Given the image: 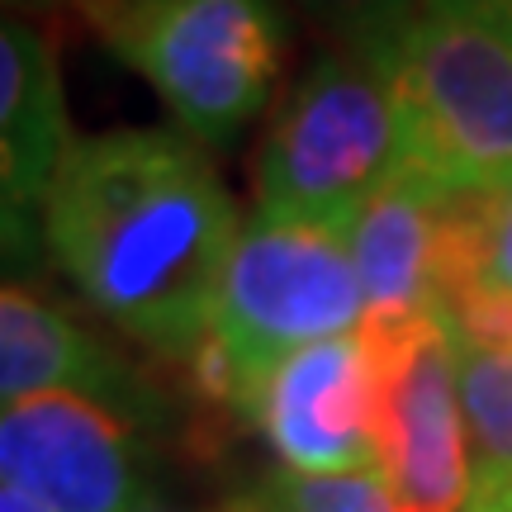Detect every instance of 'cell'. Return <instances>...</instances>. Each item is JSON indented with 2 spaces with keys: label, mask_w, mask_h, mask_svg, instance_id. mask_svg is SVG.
Segmentation results:
<instances>
[{
  "label": "cell",
  "mask_w": 512,
  "mask_h": 512,
  "mask_svg": "<svg viewBox=\"0 0 512 512\" xmlns=\"http://www.w3.org/2000/svg\"><path fill=\"white\" fill-rule=\"evenodd\" d=\"M408 162L446 195L512 181V24L422 5L394 53Z\"/></svg>",
  "instance_id": "277c9868"
},
{
  "label": "cell",
  "mask_w": 512,
  "mask_h": 512,
  "mask_svg": "<svg viewBox=\"0 0 512 512\" xmlns=\"http://www.w3.org/2000/svg\"><path fill=\"white\" fill-rule=\"evenodd\" d=\"M323 34L356 57L394 62L403 34L422 15V0H294Z\"/></svg>",
  "instance_id": "4fadbf2b"
},
{
  "label": "cell",
  "mask_w": 512,
  "mask_h": 512,
  "mask_svg": "<svg viewBox=\"0 0 512 512\" xmlns=\"http://www.w3.org/2000/svg\"><path fill=\"white\" fill-rule=\"evenodd\" d=\"M238 204L190 133L114 128L72 147L43 242L105 323L157 356H190L214 323Z\"/></svg>",
  "instance_id": "6da1fadb"
},
{
  "label": "cell",
  "mask_w": 512,
  "mask_h": 512,
  "mask_svg": "<svg viewBox=\"0 0 512 512\" xmlns=\"http://www.w3.org/2000/svg\"><path fill=\"white\" fill-rule=\"evenodd\" d=\"M361 323L366 299L347 233L252 219L228 256L204 337L228 361L242 394V418L252 422L261 384L285 356L361 332Z\"/></svg>",
  "instance_id": "5b68a950"
},
{
  "label": "cell",
  "mask_w": 512,
  "mask_h": 512,
  "mask_svg": "<svg viewBox=\"0 0 512 512\" xmlns=\"http://www.w3.org/2000/svg\"><path fill=\"white\" fill-rule=\"evenodd\" d=\"M422 5H456V10H475V15L512 24V0H422Z\"/></svg>",
  "instance_id": "2e32d148"
},
{
  "label": "cell",
  "mask_w": 512,
  "mask_h": 512,
  "mask_svg": "<svg viewBox=\"0 0 512 512\" xmlns=\"http://www.w3.org/2000/svg\"><path fill=\"white\" fill-rule=\"evenodd\" d=\"M86 15L200 147H228L271 100L285 57L275 0H124Z\"/></svg>",
  "instance_id": "3957f363"
},
{
  "label": "cell",
  "mask_w": 512,
  "mask_h": 512,
  "mask_svg": "<svg viewBox=\"0 0 512 512\" xmlns=\"http://www.w3.org/2000/svg\"><path fill=\"white\" fill-rule=\"evenodd\" d=\"M465 512H512V484H470Z\"/></svg>",
  "instance_id": "9a60e30c"
},
{
  "label": "cell",
  "mask_w": 512,
  "mask_h": 512,
  "mask_svg": "<svg viewBox=\"0 0 512 512\" xmlns=\"http://www.w3.org/2000/svg\"><path fill=\"white\" fill-rule=\"evenodd\" d=\"M460 408L475 479L512 484V351L460 347Z\"/></svg>",
  "instance_id": "7c38bea8"
},
{
  "label": "cell",
  "mask_w": 512,
  "mask_h": 512,
  "mask_svg": "<svg viewBox=\"0 0 512 512\" xmlns=\"http://www.w3.org/2000/svg\"><path fill=\"white\" fill-rule=\"evenodd\" d=\"M408 162L394 62L332 48L299 76L256 152V219L351 233Z\"/></svg>",
  "instance_id": "7a4b0ae2"
},
{
  "label": "cell",
  "mask_w": 512,
  "mask_h": 512,
  "mask_svg": "<svg viewBox=\"0 0 512 512\" xmlns=\"http://www.w3.org/2000/svg\"><path fill=\"white\" fill-rule=\"evenodd\" d=\"M38 394H91L147 408L143 384L124 356H114L62 304L10 280L0 294V399L24 403Z\"/></svg>",
  "instance_id": "8fae6325"
},
{
  "label": "cell",
  "mask_w": 512,
  "mask_h": 512,
  "mask_svg": "<svg viewBox=\"0 0 512 512\" xmlns=\"http://www.w3.org/2000/svg\"><path fill=\"white\" fill-rule=\"evenodd\" d=\"M19 5H53V0H19Z\"/></svg>",
  "instance_id": "ffe728a7"
},
{
  "label": "cell",
  "mask_w": 512,
  "mask_h": 512,
  "mask_svg": "<svg viewBox=\"0 0 512 512\" xmlns=\"http://www.w3.org/2000/svg\"><path fill=\"white\" fill-rule=\"evenodd\" d=\"M0 512H53V508H48V503H38L34 494L15 489V484H5V489H0Z\"/></svg>",
  "instance_id": "e0dca14e"
},
{
  "label": "cell",
  "mask_w": 512,
  "mask_h": 512,
  "mask_svg": "<svg viewBox=\"0 0 512 512\" xmlns=\"http://www.w3.org/2000/svg\"><path fill=\"white\" fill-rule=\"evenodd\" d=\"M479 285L512 294V181L489 195V252H484Z\"/></svg>",
  "instance_id": "5bb4252c"
},
{
  "label": "cell",
  "mask_w": 512,
  "mask_h": 512,
  "mask_svg": "<svg viewBox=\"0 0 512 512\" xmlns=\"http://www.w3.org/2000/svg\"><path fill=\"white\" fill-rule=\"evenodd\" d=\"M147 408L38 394L0 413V470L53 512H147L152 470L143 441Z\"/></svg>",
  "instance_id": "52a82bcc"
},
{
  "label": "cell",
  "mask_w": 512,
  "mask_h": 512,
  "mask_svg": "<svg viewBox=\"0 0 512 512\" xmlns=\"http://www.w3.org/2000/svg\"><path fill=\"white\" fill-rule=\"evenodd\" d=\"M252 427L294 475L380 470V361L366 332L285 356L261 384Z\"/></svg>",
  "instance_id": "ba28073f"
},
{
  "label": "cell",
  "mask_w": 512,
  "mask_h": 512,
  "mask_svg": "<svg viewBox=\"0 0 512 512\" xmlns=\"http://www.w3.org/2000/svg\"><path fill=\"white\" fill-rule=\"evenodd\" d=\"M86 10H105V5H124V0H81Z\"/></svg>",
  "instance_id": "d6986e66"
},
{
  "label": "cell",
  "mask_w": 512,
  "mask_h": 512,
  "mask_svg": "<svg viewBox=\"0 0 512 512\" xmlns=\"http://www.w3.org/2000/svg\"><path fill=\"white\" fill-rule=\"evenodd\" d=\"M361 332L380 361V475L399 512H465L475 465L451 323L403 318Z\"/></svg>",
  "instance_id": "8992f818"
},
{
  "label": "cell",
  "mask_w": 512,
  "mask_h": 512,
  "mask_svg": "<svg viewBox=\"0 0 512 512\" xmlns=\"http://www.w3.org/2000/svg\"><path fill=\"white\" fill-rule=\"evenodd\" d=\"M219 512H256V508H252V498H238V503H228V508H219Z\"/></svg>",
  "instance_id": "ac0fdd59"
},
{
  "label": "cell",
  "mask_w": 512,
  "mask_h": 512,
  "mask_svg": "<svg viewBox=\"0 0 512 512\" xmlns=\"http://www.w3.org/2000/svg\"><path fill=\"white\" fill-rule=\"evenodd\" d=\"M446 190L422 171L403 166L394 181L356 214L347 233L366 323L446 318L441 313V223ZM361 323V328H366Z\"/></svg>",
  "instance_id": "30bf717a"
},
{
  "label": "cell",
  "mask_w": 512,
  "mask_h": 512,
  "mask_svg": "<svg viewBox=\"0 0 512 512\" xmlns=\"http://www.w3.org/2000/svg\"><path fill=\"white\" fill-rule=\"evenodd\" d=\"M72 124L62 100L53 43L29 19L0 29V214L5 252L29 256L43 238V204L72 157Z\"/></svg>",
  "instance_id": "9c48e42d"
}]
</instances>
